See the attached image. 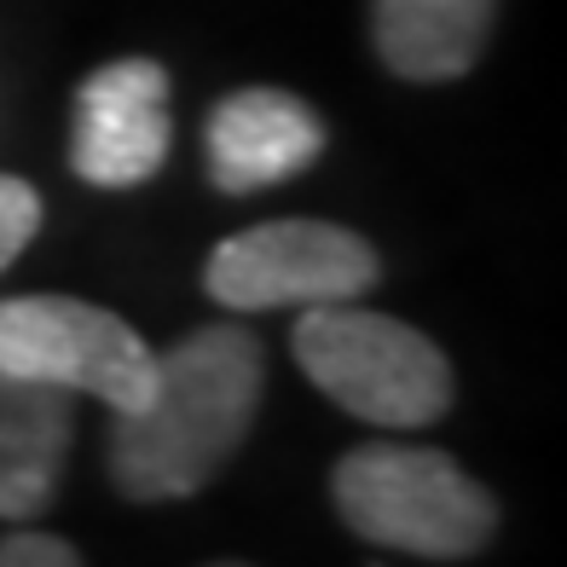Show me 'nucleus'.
<instances>
[{
    "label": "nucleus",
    "mask_w": 567,
    "mask_h": 567,
    "mask_svg": "<svg viewBox=\"0 0 567 567\" xmlns=\"http://www.w3.org/2000/svg\"><path fill=\"white\" fill-rule=\"evenodd\" d=\"M0 371L105 400L111 411H134L157 382V353L111 307L75 296H7L0 301Z\"/></svg>",
    "instance_id": "20e7f679"
},
{
    "label": "nucleus",
    "mask_w": 567,
    "mask_h": 567,
    "mask_svg": "<svg viewBox=\"0 0 567 567\" xmlns=\"http://www.w3.org/2000/svg\"><path fill=\"white\" fill-rule=\"evenodd\" d=\"M261 405V342L244 324H203L174 353H157L145 405L111 417V481L134 504L203 493Z\"/></svg>",
    "instance_id": "f257e3e1"
},
{
    "label": "nucleus",
    "mask_w": 567,
    "mask_h": 567,
    "mask_svg": "<svg viewBox=\"0 0 567 567\" xmlns=\"http://www.w3.org/2000/svg\"><path fill=\"white\" fill-rule=\"evenodd\" d=\"M493 12L498 0H377V53L405 82H452L481 59Z\"/></svg>",
    "instance_id": "1a4fd4ad"
},
{
    "label": "nucleus",
    "mask_w": 567,
    "mask_h": 567,
    "mask_svg": "<svg viewBox=\"0 0 567 567\" xmlns=\"http://www.w3.org/2000/svg\"><path fill=\"white\" fill-rule=\"evenodd\" d=\"M35 231H41V197H35V186H23L18 174H0V272L30 249Z\"/></svg>",
    "instance_id": "9d476101"
},
{
    "label": "nucleus",
    "mask_w": 567,
    "mask_h": 567,
    "mask_svg": "<svg viewBox=\"0 0 567 567\" xmlns=\"http://www.w3.org/2000/svg\"><path fill=\"white\" fill-rule=\"evenodd\" d=\"M296 365L371 429H429L457 394L446 353L423 330L359 301L307 307L296 324Z\"/></svg>",
    "instance_id": "7ed1b4c3"
},
{
    "label": "nucleus",
    "mask_w": 567,
    "mask_h": 567,
    "mask_svg": "<svg viewBox=\"0 0 567 567\" xmlns=\"http://www.w3.org/2000/svg\"><path fill=\"white\" fill-rule=\"evenodd\" d=\"M168 157V70L157 59H116L75 87L70 168L99 192L145 186Z\"/></svg>",
    "instance_id": "423d86ee"
},
{
    "label": "nucleus",
    "mask_w": 567,
    "mask_h": 567,
    "mask_svg": "<svg viewBox=\"0 0 567 567\" xmlns=\"http://www.w3.org/2000/svg\"><path fill=\"white\" fill-rule=\"evenodd\" d=\"M209 179L231 197L296 179L324 157V122L284 87H238L209 111Z\"/></svg>",
    "instance_id": "0eeeda50"
},
{
    "label": "nucleus",
    "mask_w": 567,
    "mask_h": 567,
    "mask_svg": "<svg viewBox=\"0 0 567 567\" xmlns=\"http://www.w3.org/2000/svg\"><path fill=\"white\" fill-rule=\"evenodd\" d=\"M337 509L342 522L382 550H405L423 561H463L498 533L493 493L457 457L405 441L353 446L337 463Z\"/></svg>",
    "instance_id": "f03ea898"
},
{
    "label": "nucleus",
    "mask_w": 567,
    "mask_h": 567,
    "mask_svg": "<svg viewBox=\"0 0 567 567\" xmlns=\"http://www.w3.org/2000/svg\"><path fill=\"white\" fill-rule=\"evenodd\" d=\"M70 394L0 371V522H35L70 457Z\"/></svg>",
    "instance_id": "6e6552de"
},
{
    "label": "nucleus",
    "mask_w": 567,
    "mask_h": 567,
    "mask_svg": "<svg viewBox=\"0 0 567 567\" xmlns=\"http://www.w3.org/2000/svg\"><path fill=\"white\" fill-rule=\"evenodd\" d=\"M377 284V249L337 220H267L226 238L203 290L231 313H272V307H330L359 301Z\"/></svg>",
    "instance_id": "39448f33"
},
{
    "label": "nucleus",
    "mask_w": 567,
    "mask_h": 567,
    "mask_svg": "<svg viewBox=\"0 0 567 567\" xmlns=\"http://www.w3.org/2000/svg\"><path fill=\"white\" fill-rule=\"evenodd\" d=\"M0 567H82V556L53 533H7L0 538Z\"/></svg>",
    "instance_id": "9b49d317"
},
{
    "label": "nucleus",
    "mask_w": 567,
    "mask_h": 567,
    "mask_svg": "<svg viewBox=\"0 0 567 567\" xmlns=\"http://www.w3.org/2000/svg\"><path fill=\"white\" fill-rule=\"evenodd\" d=\"M215 567H244V561H215Z\"/></svg>",
    "instance_id": "f8f14e48"
}]
</instances>
